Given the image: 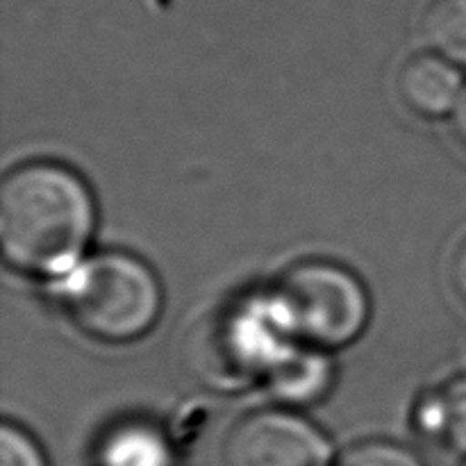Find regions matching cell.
Wrapping results in <instances>:
<instances>
[{
	"instance_id": "1",
	"label": "cell",
	"mask_w": 466,
	"mask_h": 466,
	"mask_svg": "<svg viewBox=\"0 0 466 466\" xmlns=\"http://www.w3.org/2000/svg\"><path fill=\"white\" fill-rule=\"evenodd\" d=\"M94 191L57 162H27L0 185V250L9 268L57 280L85 259L96 230Z\"/></svg>"
},
{
	"instance_id": "2",
	"label": "cell",
	"mask_w": 466,
	"mask_h": 466,
	"mask_svg": "<svg viewBox=\"0 0 466 466\" xmlns=\"http://www.w3.org/2000/svg\"><path fill=\"white\" fill-rule=\"evenodd\" d=\"M53 300L68 321L100 344H130L159 321L164 291L144 259L123 250L91 255L50 282Z\"/></svg>"
},
{
	"instance_id": "3",
	"label": "cell",
	"mask_w": 466,
	"mask_h": 466,
	"mask_svg": "<svg viewBox=\"0 0 466 466\" xmlns=\"http://www.w3.org/2000/svg\"><path fill=\"white\" fill-rule=\"evenodd\" d=\"M299 341L323 350L360 339L371 317V299L350 268L330 259H303L268 291Z\"/></svg>"
},
{
	"instance_id": "4",
	"label": "cell",
	"mask_w": 466,
	"mask_h": 466,
	"mask_svg": "<svg viewBox=\"0 0 466 466\" xmlns=\"http://www.w3.org/2000/svg\"><path fill=\"white\" fill-rule=\"evenodd\" d=\"M299 344L271 294L244 299L218 314L196 339V371L209 385L237 390L262 380Z\"/></svg>"
},
{
	"instance_id": "5",
	"label": "cell",
	"mask_w": 466,
	"mask_h": 466,
	"mask_svg": "<svg viewBox=\"0 0 466 466\" xmlns=\"http://www.w3.org/2000/svg\"><path fill=\"white\" fill-rule=\"evenodd\" d=\"M223 466H332V446L294 410H258L226 435Z\"/></svg>"
},
{
	"instance_id": "6",
	"label": "cell",
	"mask_w": 466,
	"mask_h": 466,
	"mask_svg": "<svg viewBox=\"0 0 466 466\" xmlns=\"http://www.w3.org/2000/svg\"><path fill=\"white\" fill-rule=\"evenodd\" d=\"M400 103L421 118L451 116L464 91V77L458 64L435 53L414 55L400 66Z\"/></svg>"
},
{
	"instance_id": "7",
	"label": "cell",
	"mask_w": 466,
	"mask_h": 466,
	"mask_svg": "<svg viewBox=\"0 0 466 466\" xmlns=\"http://www.w3.org/2000/svg\"><path fill=\"white\" fill-rule=\"evenodd\" d=\"M335 380V364L328 350L299 341L268 371L264 385L271 396L289 408H303L321 400Z\"/></svg>"
},
{
	"instance_id": "8",
	"label": "cell",
	"mask_w": 466,
	"mask_h": 466,
	"mask_svg": "<svg viewBox=\"0 0 466 466\" xmlns=\"http://www.w3.org/2000/svg\"><path fill=\"white\" fill-rule=\"evenodd\" d=\"M98 466H177V453L167 432L144 419L116 423L96 449Z\"/></svg>"
},
{
	"instance_id": "9",
	"label": "cell",
	"mask_w": 466,
	"mask_h": 466,
	"mask_svg": "<svg viewBox=\"0 0 466 466\" xmlns=\"http://www.w3.org/2000/svg\"><path fill=\"white\" fill-rule=\"evenodd\" d=\"M414 426L426 440L466 458V376L421 396L414 410Z\"/></svg>"
},
{
	"instance_id": "10",
	"label": "cell",
	"mask_w": 466,
	"mask_h": 466,
	"mask_svg": "<svg viewBox=\"0 0 466 466\" xmlns=\"http://www.w3.org/2000/svg\"><path fill=\"white\" fill-rule=\"evenodd\" d=\"M428 50L466 66V0H432L419 21Z\"/></svg>"
},
{
	"instance_id": "11",
	"label": "cell",
	"mask_w": 466,
	"mask_h": 466,
	"mask_svg": "<svg viewBox=\"0 0 466 466\" xmlns=\"http://www.w3.org/2000/svg\"><path fill=\"white\" fill-rule=\"evenodd\" d=\"M335 466H426V462L399 441L367 440L350 446Z\"/></svg>"
},
{
	"instance_id": "12",
	"label": "cell",
	"mask_w": 466,
	"mask_h": 466,
	"mask_svg": "<svg viewBox=\"0 0 466 466\" xmlns=\"http://www.w3.org/2000/svg\"><path fill=\"white\" fill-rule=\"evenodd\" d=\"M0 466H48L39 441L16 423L0 426Z\"/></svg>"
},
{
	"instance_id": "13",
	"label": "cell",
	"mask_w": 466,
	"mask_h": 466,
	"mask_svg": "<svg viewBox=\"0 0 466 466\" xmlns=\"http://www.w3.org/2000/svg\"><path fill=\"white\" fill-rule=\"evenodd\" d=\"M451 282L458 294V299L466 305V239L458 246L453 255V264H451Z\"/></svg>"
},
{
	"instance_id": "14",
	"label": "cell",
	"mask_w": 466,
	"mask_h": 466,
	"mask_svg": "<svg viewBox=\"0 0 466 466\" xmlns=\"http://www.w3.org/2000/svg\"><path fill=\"white\" fill-rule=\"evenodd\" d=\"M451 123H453L455 137H458L460 144L466 148V86H464L462 96H460L458 105H455L453 114H451Z\"/></svg>"
},
{
	"instance_id": "15",
	"label": "cell",
	"mask_w": 466,
	"mask_h": 466,
	"mask_svg": "<svg viewBox=\"0 0 466 466\" xmlns=\"http://www.w3.org/2000/svg\"><path fill=\"white\" fill-rule=\"evenodd\" d=\"M462 466H466V460H464V464H462Z\"/></svg>"
}]
</instances>
